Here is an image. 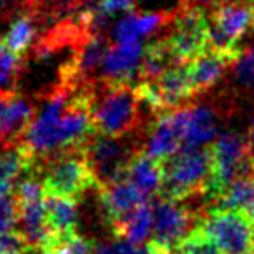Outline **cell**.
Here are the masks:
<instances>
[{
	"label": "cell",
	"instance_id": "obj_1",
	"mask_svg": "<svg viewBox=\"0 0 254 254\" xmlns=\"http://www.w3.org/2000/svg\"><path fill=\"white\" fill-rule=\"evenodd\" d=\"M42 183L47 195L82 197L89 190H99V181L82 148L58 152L49 157L42 173Z\"/></svg>",
	"mask_w": 254,
	"mask_h": 254
},
{
	"label": "cell",
	"instance_id": "obj_2",
	"mask_svg": "<svg viewBox=\"0 0 254 254\" xmlns=\"http://www.w3.org/2000/svg\"><path fill=\"white\" fill-rule=\"evenodd\" d=\"M211 176L204 193L209 198L219 195L237 178L247 176L254 169L253 146L249 139L233 131L221 132L211 146Z\"/></svg>",
	"mask_w": 254,
	"mask_h": 254
},
{
	"label": "cell",
	"instance_id": "obj_3",
	"mask_svg": "<svg viewBox=\"0 0 254 254\" xmlns=\"http://www.w3.org/2000/svg\"><path fill=\"white\" fill-rule=\"evenodd\" d=\"M211 166V148L180 150L164 162V183L159 197L187 200L195 193H204Z\"/></svg>",
	"mask_w": 254,
	"mask_h": 254
},
{
	"label": "cell",
	"instance_id": "obj_4",
	"mask_svg": "<svg viewBox=\"0 0 254 254\" xmlns=\"http://www.w3.org/2000/svg\"><path fill=\"white\" fill-rule=\"evenodd\" d=\"M139 101L134 85L106 84L105 92L94 98V124L96 131L105 136L126 138L134 129L139 119Z\"/></svg>",
	"mask_w": 254,
	"mask_h": 254
},
{
	"label": "cell",
	"instance_id": "obj_5",
	"mask_svg": "<svg viewBox=\"0 0 254 254\" xmlns=\"http://www.w3.org/2000/svg\"><path fill=\"white\" fill-rule=\"evenodd\" d=\"M254 32V4L219 0L209 12V49L240 56L239 40Z\"/></svg>",
	"mask_w": 254,
	"mask_h": 254
},
{
	"label": "cell",
	"instance_id": "obj_6",
	"mask_svg": "<svg viewBox=\"0 0 254 254\" xmlns=\"http://www.w3.org/2000/svg\"><path fill=\"white\" fill-rule=\"evenodd\" d=\"M204 221L185 200L159 197L153 200V235L152 242L164 254H176L185 239Z\"/></svg>",
	"mask_w": 254,
	"mask_h": 254
},
{
	"label": "cell",
	"instance_id": "obj_7",
	"mask_svg": "<svg viewBox=\"0 0 254 254\" xmlns=\"http://www.w3.org/2000/svg\"><path fill=\"white\" fill-rule=\"evenodd\" d=\"M167 44L176 63H190L209 49V14L204 5H185L174 14Z\"/></svg>",
	"mask_w": 254,
	"mask_h": 254
},
{
	"label": "cell",
	"instance_id": "obj_8",
	"mask_svg": "<svg viewBox=\"0 0 254 254\" xmlns=\"http://www.w3.org/2000/svg\"><path fill=\"white\" fill-rule=\"evenodd\" d=\"M71 94L73 92L68 87H60L54 91L46 99L42 108L35 112V117L23 132L21 143L37 159H47L58 153V124L70 105Z\"/></svg>",
	"mask_w": 254,
	"mask_h": 254
},
{
	"label": "cell",
	"instance_id": "obj_9",
	"mask_svg": "<svg viewBox=\"0 0 254 254\" xmlns=\"http://www.w3.org/2000/svg\"><path fill=\"white\" fill-rule=\"evenodd\" d=\"M200 230L225 254H254V223L242 211H211Z\"/></svg>",
	"mask_w": 254,
	"mask_h": 254
},
{
	"label": "cell",
	"instance_id": "obj_10",
	"mask_svg": "<svg viewBox=\"0 0 254 254\" xmlns=\"http://www.w3.org/2000/svg\"><path fill=\"white\" fill-rule=\"evenodd\" d=\"M84 152L98 176L99 187L126 180V166L134 153L124 138L98 134L84 145Z\"/></svg>",
	"mask_w": 254,
	"mask_h": 254
},
{
	"label": "cell",
	"instance_id": "obj_11",
	"mask_svg": "<svg viewBox=\"0 0 254 254\" xmlns=\"http://www.w3.org/2000/svg\"><path fill=\"white\" fill-rule=\"evenodd\" d=\"M171 113L181 139V150L207 148L218 138L216 113L209 105L180 106Z\"/></svg>",
	"mask_w": 254,
	"mask_h": 254
},
{
	"label": "cell",
	"instance_id": "obj_12",
	"mask_svg": "<svg viewBox=\"0 0 254 254\" xmlns=\"http://www.w3.org/2000/svg\"><path fill=\"white\" fill-rule=\"evenodd\" d=\"M143 42H115L108 47L101 63V75L106 84L112 85H136L139 80L143 58Z\"/></svg>",
	"mask_w": 254,
	"mask_h": 254
},
{
	"label": "cell",
	"instance_id": "obj_13",
	"mask_svg": "<svg viewBox=\"0 0 254 254\" xmlns=\"http://www.w3.org/2000/svg\"><path fill=\"white\" fill-rule=\"evenodd\" d=\"M98 193L99 204L103 207V214H105L106 223L110 225L113 233L119 230L124 219L131 214L138 205L150 200L127 180L103 185V187H99Z\"/></svg>",
	"mask_w": 254,
	"mask_h": 254
},
{
	"label": "cell",
	"instance_id": "obj_14",
	"mask_svg": "<svg viewBox=\"0 0 254 254\" xmlns=\"http://www.w3.org/2000/svg\"><path fill=\"white\" fill-rule=\"evenodd\" d=\"M35 117L33 105L21 94L0 91V141H14L23 136Z\"/></svg>",
	"mask_w": 254,
	"mask_h": 254
},
{
	"label": "cell",
	"instance_id": "obj_15",
	"mask_svg": "<svg viewBox=\"0 0 254 254\" xmlns=\"http://www.w3.org/2000/svg\"><path fill=\"white\" fill-rule=\"evenodd\" d=\"M237 58L239 56H235V54L221 53L216 49H205L193 61H190L188 71H190V80L195 94L214 87L225 75L228 64L237 61Z\"/></svg>",
	"mask_w": 254,
	"mask_h": 254
},
{
	"label": "cell",
	"instance_id": "obj_16",
	"mask_svg": "<svg viewBox=\"0 0 254 254\" xmlns=\"http://www.w3.org/2000/svg\"><path fill=\"white\" fill-rule=\"evenodd\" d=\"M126 180L152 200L162 190L164 162L152 159L145 152H134L126 166Z\"/></svg>",
	"mask_w": 254,
	"mask_h": 254
},
{
	"label": "cell",
	"instance_id": "obj_17",
	"mask_svg": "<svg viewBox=\"0 0 254 254\" xmlns=\"http://www.w3.org/2000/svg\"><path fill=\"white\" fill-rule=\"evenodd\" d=\"M180 150L181 139L180 134H178L176 126H174L173 113H171V110L159 113L155 122L150 127L148 138H146L143 152L152 157V159L166 162L173 155H176Z\"/></svg>",
	"mask_w": 254,
	"mask_h": 254
},
{
	"label": "cell",
	"instance_id": "obj_18",
	"mask_svg": "<svg viewBox=\"0 0 254 254\" xmlns=\"http://www.w3.org/2000/svg\"><path fill=\"white\" fill-rule=\"evenodd\" d=\"M157 84H159L166 112L180 108L187 99L195 94L190 80L188 63H173L157 78Z\"/></svg>",
	"mask_w": 254,
	"mask_h": 254
},
{
	"label": "cell",
	"instance_id": "obj_19",
	"mask_svg": "<svg viewBox=\"0 0 254 254\" xmlns=\"http://www.w3.org/2000/svg\"><path fill=\"white\" fill-rule=\"evenodd\" d=\"M166 21L160 12H127L113 25L112 37L115 42H141L157 32Z\"/></svg>",
	"mask_w": 254,
	"mask_h": 254
},
{
	"label": "cell",
	"instance_id": "obj_20",
	"mask_svg": "<svg viewBox=\"0 0 254 254\" xmlns=\"http://www.w3.org/2000/svg\"><path fill=\"white\" fill-rule=\"evenodd\" d=\"M19 232L26 237L30 246H44L46 244V240L51 235L46 198L19 204Z\"/></svg>",
	"mask_w": 254,
	"mask_h": 254
},
{
	"label": "cell",
	"instance_id": "obj_21",
	"mask_svg": "<svg viewBox=\"0 0 254 254\" xmlns=\"http://www.w3.org/2000/svg\"><path fill=\"white\" fill-rule=\"evenodd\" d=\"M113 235L129 240L138 247L145 246L153 235V200H146L138 205L124 219Z\"/></svg>",
	"mask_w": 254,
	"mask_h": 254
},
{
	"label": "cell",
	"instance_id": "obj_22",
	"mask_svg": "<svg viewBox=\"0 0 254 254\" xmlns=\"http://www.w3.org/2000/svg\"><path fill=\"white\" fill-rule=\"evenodd\" d=\"M47 221L51 232L64 233L73 232L78 223V202L75 197H60V195H47Z\"/></svg>",
	"mask_w": 254,
	"mask_h": 254
},
{
	"label": "cell",
	"instance_id": "obj_23",
	"mask_svg": "<svg viewBox=\"0 0 254 254\" xmlns=\"http://www.w3.org/2000/svg\"><path fill=\"white\" fill-rule=\"evenodd\" d=\"M108 47L110 46L106 44L105 37H101L99 33H91V37L84 40L82 47L78 49L77 58L70 68V78L87 77L96 70H99Z\"/></svg>",
	"mask_w": 254,
	"mask_h": 254
},
{
	"label": "cell",
	"instance_id": "obj_24",
	"mask_svg": "<svg viewBox=\"0 0 254 254\" xmlns=\"http://www.w3.org/2000/svg\"><path fill=\"white\" fill-rule=\"evenodd\" d=\"M254 198V180L249 176L237 178L219 195L211 200V211H246Z\"/></svg>",
	"mask_w": 254,
	"mask_h": 254
},
{
	"label": "cell",
	"instance_id": "obj_25",
	"mask_svg": "<svg viewBox=\"0 0 254 254\" xmlns=\"http://www.w3.org/2000/svg\"><path fill=\"white\" fill-rule=\"evenodd\" d=\"M173 63H176V61L171 53L167 39L153 40L145 47V58H143L141 70H139V80H157Z\"/></svg>",
	"mask_w": 254,
	"mask_h": 254
},
{
	"label": "cell",
	"instance_id": "obj_26",
	"mask_svg": "<svg viewBox=\"0 0 254 254\" xmlns=\"http://www.w3.org/2000/svg\"><path fill=\"white\" fill-rule=\"evenodd\" d=\"M39 247H44L49 254H92L96 246L91 239L73 230L64 233L51 232L46 244Z\"/></svg>",
	"mask_w": 254,
	"mask_h": 254
},
{
	"label": "cell",
	"instance_id": "obj_27",
	"mask_svg": "<svg viewBox=\"0 0 254 254\" xmlns=\"http://www.w3.org/2000/svg\"><path fill=\"white\" fill-rule=\"evenodd\" d=\"M35 33H37V30H35V23H33L32 16L23 14V16H18V18L11 23V26H9L7 33L4 35L2 42H4V46L7 47L9 51L23 56V54L33 46Z\"/></svg>",
	"mask_w": 254,
	"mask_h": 254
},
{
	"label": "cell",
	"instance_id": "obj_28",
	"mask_svg": "<svg viewBox=\"0 0 254 254\" xmlns=\"http://www.w3.org/2000/svg\"><path fill=\"white\" fill-rule=\"evenodd\" d=\"M176 254H225L205 233L200 230V226L193 230L187 239L178 247Z\"/></svg>",
	"mask_w": 254,
	"mask_h": 254
},
{
	"label": "cell",
	"instance_id": "obj_29",
	"mask_svg": "<svg viewBox=\"0 0 254 254\" xmlns=\"http://www.w3.org/2000/svg\"><path fill=\"white\" fill-rule=\"evenodd\" d=\"M19 64H21V56L9 51L0 40V91H11Z\"/></svg>",
	"mask_w": 254,
	"mask_h": 254
},
{
	"label": "cell",
	"instance_id": "obj_30",
	"mask_svg": "<svg viewBox=\"0 0 254 254\" xmlns=\"http://www.w3.org/2000/svg\"><path fill=\"white\" fill-rule=\"evenodd\" d=\"M233 78L240 87L254 91V47L240 53L233 66Z\"/></svg>",
	"mask_w": 254,
	"mask_h": 254
},
{
	"label": "cell",
	"instance_id": "obj_31",
	"mask_svg": "<svg viewBox=\"0 0 254 254\" xmlns=\"http://www.w3.org/2000/svg\"><path fill=\"white\" fill-rule=\"evenodd\" d=\"M19 230V204L16 195L0 197V235Z\"/></svg>",
	"mask_w": 254,
	"mask_h": 254
},
{
	"label": "cell",
	"instance_id": "obj_32",
	"mask_svg": "<svg viewBox=\"0 0 254 254\" xmlns=\"http://www.w3.org/2000/svg\"><path fill=\"white\" fill-rule=\"evenodd\" d=\"M30 242L19 230L0 235V254H25Z\"/></svg>",
	"mask_w": 254,
	"mask_h": 254
},
{
	"label": "cell",
	"instance_id": "obj_33",
	"mask_svg": "<svg viewBox=\"0 0 254 254\" xmlns=\"http://www.w3.org/2000/svg\"><path fill=\"white\" fill-rule=\"evenodd\" d=\"M138 251L139 247L131 244L129 240L115 237V240H112V242L98 244L92 254H138Z\"/></svg>",
	"mask_w": 254,
	"mask_h": 254
},
{
	"label": "cell",
	"instance_id": "obj_34",
	"mask_svg": "<svg viewBox=\"0 0 254 254\" xmlns=\"http://www.w3.org/2000/svg\"><path fill=\"white\" fill-rule=\"evenodd\" d=\"M96 9L106 18L115 14H127L134 9V0H96Z\"/></svg>",
	"mask_w": 254,
	"mask_h": 254
},
{
	"label": "cell",
	"instance_id": "obj_35",
	"mask_svg": "<svg viewBox=\"0 0 254 254\" xmlns=\"http://www.w3.org/2000/svg\"><path fill=\"white\" fill-rule=\"evenodd\" d=\"M138 254H164V253L155 246V244L152 242V240H150V242H146L145 246L139 247Z\"/></svg>",
	"mask_w": 254,
	"mask_h": 254
},
{
	"label": "cell",
	"instance_id": "obj_36",
	"mask_svg": "<svg viewBox=\"0 0 254 254\" xmlns=\"http://www.w3.org/2000/svg\"><path fill=\"white\" fill-rule=\"evenodd\" d=\"M244 212H246V214L251 218V221L254 223V198H253V200H251V204L247 205V207H246V211H244Z\"/></svg>",
	"mask_w": 254,
	"mask_h": 254
},
{
	"label": "cell",
	"instance_id": "obj_37",
	"mask_svg": "<svg viewBox=\"0 0 254 254\" xmlns=\"http://www.w3.org/2000/svg\"><path fill=\"white\" fill-rule=\"evenodd\" d=\"M249 143H251V146H253V150H254V115H253V119H251V127H249Z\"/></svg>",
	"mask_w": 254,
	"mask_h": 254
},
{
	"label": "cell",
	"instance_id": "obj_38",
	"mask_svg": "<svg viewBox=\"0 0 254 254\" xmlns=\"http://www.w3.org/2000/svg\"><path fill=\"white\" fill-rule=\"evenodd\" d=\"M2 152H4V143L0 141V157H2Z\"/></svg>",
	"mask_w": 254,
	"mask_h": 254
},
{
	"label": "cell",
	"instance_id": "obj_39",
	"mask_svg": "<svg viewBox=\"0 0 254 254\" xmlns=\"http://www.w3.org/2000/svg\"><path fill=\"white\" fill-rule=\"evenodd\" d=\"M251 178H253V180H254V169H253V173H251Z\"/></svg>",
	"mask_w": 254,
	"mask_h": 254
}]
</instances>
